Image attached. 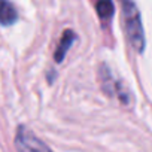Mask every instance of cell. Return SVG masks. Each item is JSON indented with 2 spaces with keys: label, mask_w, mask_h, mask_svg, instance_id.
<instances>
[{
  "label": "cell",
  "mask_w": 152,
  "mask_h": 152,
  "mask_svg": "<svg viewBox=\"0 0 152 152\" xmlns=\"http://www.w3.org/2000/svg\"><path fill=\"white\" fill-rule=\"evenodd\" d=\"M18 14L8 0H0V24L2 26H11L17 21Z\"/></svg>",
  "instance_id": "obj_5"
},
{
  "label": "cell",
  "mask_w": 152,
  "mask_h": 152,
  "mask_svg": "<svg viewBox=\"0 0 152 152\" xmlns=\"http://www.w3.org/2000/svg\"><path fill=\"white\" fill-rule=\"evenodd\" d=\"M102 73H103L102 84H103L104 91H106V93H109L110 96H116V97H119V100L125 103V102H127L128 94L122 90V87L118 84V81H115V79L112 78V75H110V72H109L107 69H106V70H102Z\"/></svg>",
  "instance_id": "obj_3"
},
{
  "label": "cell",
  "mask_w": 152,
  "mask_h": 152,
  "mask_svg": "<svg viewBox=\"0 0 152 152\" xmlns=\"http://www.w3.org/2000/svg\"><path fill=\"white\" fill-rule=\"evenodd\" d=\"M96 9L102 20H110L115 12V6H113L112 0H97Z\"/></svg>",
  "instance_id": "obj_6"
},
{
  "label": "cell",
  "mask_w": 152,
  "mask_h": 152,
  "mask_svg": "<svg viewBox=\"0 0 152 152\" xmlns=\"http://www.w3.org/2000/svg\"><path fill=\"white\" fill-rule=\"evenodd\" d=\"M15 148L18 152H52L37 136H34L27 127H20L15 134Z\"/></svg>",
  "instance_id": "obj_2"
},
{
  "label": "cell",
  "mask_w": 152,
  "mask_h": 152,
  "mask_svg": "<svg viewBox=\"0 0 152 152\" xmlns=\"http://www.w3.org/2000/svg\"><path fill=\"white\" fill-rule=\"evenodd\" d=\"M122 3V15H124V27L127 37L134 51L143 52L145 49V33L140 20L139 9L133 3V0H121Z\"/></svg>",
  "instance_id": "obj_1"
},
{
  "label": "cell",
  "mask_w": 152,
  "mask_h": 152,
  "mask_svg": "<svg viewBox=\"0 0 152 152\" xmlns=\"http://www.w3.org/2000/svg\"><path fill=\"white\" fill-rule=\"evenodd\" d=\"M75 39H76V36H75V33H73L72 30H66V31L63 33L61 40H60L58 48H57L55 55H54V58H55L57 63H61V61L64 60V57H66L67 51L70 49V46H72V43H73Z\"/></svg>",
  "instance_id": "obj_4"
}]
</instances>
